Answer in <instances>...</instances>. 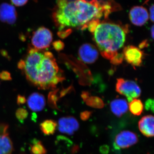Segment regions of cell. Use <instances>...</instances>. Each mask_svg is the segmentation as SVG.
<instances>
[{"label":"cell","mask_w":154,"mask_h":154,"mask_svg":"<svg viewBox=\"0 0 154 154\" xmlns=\"http://www.w3.org/2000/svg\"><path fill=\"white\" fill-rule=\"evenodd\" d=\"M110 109L112 113L117 117H121L126 113L128 109V104L126 100L116 99L110 103Z\"/></svg>","instance_id":"obj_15"},{"label":"cell","mask_w":154,"mask_h":154,"mask_svg":"<svg viewBox=\"0 0 154 154\" xmlns=\"http://www.w3.org/2000/svg\"><path fill=\"white\" fill-rule=\"evenodd\" d=\"M125 36L123 28L110 23L99 24L94 32V39L101 54L110 60L123 46Z\"/></svg>","instance_id":"obj_3"},{"label":"cell","mask_w":154,"mask_h":154,"mask_svg":"<svg viewBox=\"0 0 154 154\" xmlns=\"http://www.w3.org/2000/svg\"><path fill=\"white\" fill-rule=\"evenodd\" d=\"M124 58L123 54L117 53L113 58L110 60V62L113 65H119L121 63Z\"/></svg>","instance_id":"obj_23"},{"label":"cell","mask_w":154,"mask_h":154,"mask_svg":"<svg viewBox=\"0 0 154 154\" xmlns=\"http://www.w3.org/2000/svg\"><path fill=\"white\" fill-rule=\"evenodd\" d=\"M79 146H75L72 148V154H74L76 152L79 150Z\"/></svg>","instance_id":"obj_33"},{"label":"cell","mask_w":154,"mask_h":154,"mask_svg":"<svg viewBox=\"0 0 154 154\" xmlns=\"http://www.w3.org/2000/svg\"><path fill=\"white\" fill-rule=\"evenodd\" d=\"M57 124L56 122L53 119H46L39 125L40 130L45 135H51L54 134Z\"/></svg>","instance_id":"obj_16"},{"label":"cell","mask_w":154,"mask_h":154,"mask_svg":"<svg viewBox=\"0 0 154 154\" xmlns=\"http://www.w3.org/2000/svg\"><path fill=\"white\" fill-rule=\"evenodd\" d=\"M154 25L152 26V28H151V36L152 38H154Z\"/></svg>","instance_id":"obj_36"},{"label":"cell","mask_w":154,"mask_h":154,"mask_svg":"<svg viewBox=\"0 0 154 154\" xmlns=\"http://www.w3.org/2000/svg\"><path fill=\"white\" fill-rule=\"evenodd\" d=\"M123 54L126 61L133 66H140L142 62L143 52L135 46H126L123 50Z\"/></svg>","instance_id":"obj_7"},{"label":"cell","mask_w":154,"mask_h":154,"mask_svg":"<svg viewBox=\"0 0 154 154\" xmlns=\"http://www.w3.org/2000/svg\"><path fill=\"white\" fill-rule=\"evenodd\" d=\"M12 78L11 73L7 71H3L0 72V79L3 81H11Z\"/></svg>","instance_id":"obj_25"},{"label":"cell","mask_w":154,"mask_h":154,"mask_svg":"<svg viewBox=\"0 0 154 154\" xmlns=\"http://www.w3.org/2000/svg\"><path fill=\"white\" fill-rule=\"evenodd\" d=\"M1 53H2V55L4 56V57H8V54H7V51H6L3 50L2 51H1Z\"/></svg>","instance_id":"obj_35"},{"label":"cell","mask_w":154,"mask_h":154,"mask_svg":"<svg viewBox=\"0 0 154 154\" xmlns=\"http://www.w3.org/2000/svg\"><path fill=\"white\" fill-rule=\"evenodd\" d=\"M91 114V112L90 111H84L81 113L80 117H81V119L83 121H86L90 118Z\"/></svg>","instance_id":"obj_29"},{"label":"cell","mask_w":154,"mask_h":154,"mask_svg":"<svg viewBox=\"0 0 154 154\" xmlns=\"http://www.w3.org/2000/svg\"><path fill=\"white\" fill-rule=\"evenodd\" d=\"M138 141L137 136L129 131H123L116 137L115 143L117 147L126 149L134 145Z\"/></svg>","instance_id":"obj_6"},{"label":"cell","mask_w":154,"mask_h":154,"mask_svg":"<svg viewBox=\"0 0 154 154\" xmlns=\"http://www.w3.org/2000/svg\"><path fill=\"white\" fill-rule=\"evenodd\" d=\"M18 14L15 7L8 3L0 5V20L3 23L13 25L17 21Z\"/></svg>","instance_id":"obj_8"},{"label":"cell","mask_w":154,"mask_h":154,"mask_svg":"<svg viewBox=\"0 0 154 154\" xmlns=\"http://www.w3.org/2000/svg\"><path fill=\"white\" fill-rule=\"evenodd\" d=\"M45 104L44 95L38 93H33L30 94L27 100L28 107L34 112L42 111L45 107Z\"/></svg>","instance_id":"obj_12"},{"label":"cell","mask_w":154,"mask_h":154,"mask_svg":"<svg viewBox=\"0 0 154 154\" xmlns=\"http://www.w3.org/2000/svg\"><path fill=\"white\" fill-rule=\"evenodd\" d=\"M29 151L31 154H47V151L42 141L34 139L30 145Z\"/></svg>","instance_id":"obj_17"},{"label":"cell","mask_w":154,"mask_h":154,"mask_svg":"<svg viewBox=\"0 0 154 154\" xmlns=\"http://www.w3.org/2000/svg\"><path fill=\"white\" fill-rule=\"evenodd\" d=\"M58 128L62 133L72 135L79 129V124L75 117L66 116L60 119Z\"/></svg>","instance_id":"obj_9"},{"label":"cell","mask_w":154,"mask_h":154,"mask_svg":"<svg viewBox=\"0 0 154 154\" xmlns=\"http://www.w3.org/2000/svg\"><path fill=\"white\" fill-rule=\"evenodd\" d=\"M26 101L27 100L25 96L21 95H19L17 96V103L18 105H23L26 103Z\"/></svg>","instance_id":"obj_30"},{"label":"cell","mask_w":154,"mask_h":154,"mask_svg":"<svg viewBox=\"0 0 154 154\" xmlns=\"http://www.w3.org/2000/svg\"><path fill=\"white\" fill-rule=\"evenodd\" d=\"M99 24V19H94L88 22L86 25V28H88L90 32L94 33L96 27Z\"/></svg>","instance_id":"obj_22"},{"label":"cell","mask_w":154,"mask_h":154,"mask_svg":"<svg viewBox=\"0 0 154 154\" xmlns=\"http://www.w3.org/2000/svg\"><path fill=\"white\" fill-rule=\"evenodd\" d=\"M86 102L87 105L95 108H101L104 106L103 101L98 97H91L86 99Z\"/></svg>","instance_id":"obj_19"},{"label":"cell","mask_w":154,"mask_h":154,"mask_svg":"<svg viewBox=\"0 0 154 154\" xmlns=\"http://www.w3.org/2000/svg\"><path fill=\"white\" fill-rule=\"evenodd\" d=\"M52 40L51 31L45 27H39L32 34L31 46L36 49L44 50L50 47Z\"/></svg>","instance_id":"obj_4"},{"label":"cell","mask_w":154,"mask_h":154,"mask_svg":"<svg viewBox=\"0 0 154 154\" xmlns=\"http://www.w3.org/2000/svg\"><path fill=\"white\" fill-rule=\"evenodd\" d=\"M146 45H147V42L143 41V42H142L141 43L140 45H139V47L140 48H143L145 47V46Z\"/></svg>","instance_id":"obj_34"},{"label":"cell","mask_w":154,"mask_h":154,"mask_svg":"<svg viewBox=\"0 0 154 154\" xmlns=\"http://www.w3.org/2000/svg\"><path fill=\"white\" fill-rule=\"evenodd\" d=\"M104 15L102 3L98 0H57L52 18L59 31L66 27L86 28L88 22Z\"/></svg>","instance_id":"obj_2"},{"label":"cell","mask_w":154,"mask_h":154,"mask_svg":"<svg viewBox=\"0 0 154 154\" xmlns=\"http://www.w3.org/2000/svg\"><path fill=\"white\" fill-rule=\"evenodd\" d=\"M31 85L39 90H54L65 79L62 70L58 66L52 53L29 46L25 58L18 63Z\"/></svg>","instance_id":"obj_1"},{"label":"cell","mask_w":154,"mask_h":154,"mask_svg":"<svg viewBox=\"0 0 154 154\" xmlns=\"http://www.w3.org/2000/svg\"><path fill=\"white\" fill-rule=\"evenodd\" d=\"M143 107L142 102L139 99H135L129 102V110L134 115H140L143 111Z\"/></svg>","instance_id":"obj_18"},{"label":"cell","mask_w":154,"mask_h":154,"mask_svg":"<svg viewBox=\"0 0 154 154\" xmlns=\"http://www.w3.org/2000/svg\"><path fill=\"white\" fill-rule=\"evenodd\" d=\"M34 1H35V2H36V1H37V0H34Z\"/></svg>","instance_id":"obj_37"},{"label":"cell","mask_w":154,"mask_h":154,"mask_svg":"<svg viewBox=\"0 0 154 154\" xmlns=\"http://www.w3.org/2000/svg\"><path fill=\"white\" fill-rule=\"evenodd\" d=\"M14 150L13 142L8 131H0V154H12Z\"/></svg>","instance_id":"obj_14"},{"label":"cell","mask_w":154,"mask_h":154,"mask_svg":"<svg viewBox=\"0 0 154 154\" xmlns=\"http://www.w3.org/2000/svg\"><path fill=\"white\" fill-rule=\"evenodd\" d=\"M154 5H152L151 6L150 8H149L150 14L149 17L150 18L152 22H154Z\"/></svg>","instance_id":"obj_32"},{"label":"cell","mask_w":154,"mask_h":154,"mask_svg":"<svg viewBox=\"0 0 154 154\" xmlns=\"http://www.w3.org/2000/svg\"><path fill=\"white\" fill-rule=\"evenodd\" d=\"M145 108L147 110H151L154 112V100L152 99H148L145 102Z\"/></svg>","instance_id":"obj_26"},{"label":"cell","mask_w":154,"mask_h":154,"mask_svg":"<svg viewBox=\"0 0 154 154\" xmlns=\"http://www.w3.org/2000/svg\"><path fill=\"white\" fill-rule=\"evenodd\" d=\"M153 116H143L138 122L139 128L143 134L148 137H153L154 134Z\"/></svg>","instance_id":"obj_13"},{"label":"cell","mask_w":154,"mask_h":154,"mask_svg":"<svg viewBox=\"0 0 154 154\" xmlns=\"http://www.w3.org/2000/svg\"><path fill=\"white\" fill-rule=\"evenodd\" d=\"M72 33V30L70 29H67L66 30H60L57 33L58 35L61 38H66Z\"/></svg>","instance_id":"obj_27"},{"label":"cell","mask_w":154,"mask_h":154,"mask_svg":"<svg viewBox=\"0 0 154 154\" xmlns=\"http://www.w3.org/2000/svg\"><path fill=\"white\" fill-rule=\"evenodd\" d=\"M129 18L133 24L141 26L147 22L149 14L146 9L142 6H136L131 10Z\"/></svg>","instance_id":"obj_11"},{"label":"cell","mask_w":154,"mask_h":154,"mask_svg":"<svg viewBox=\"0 0 154 154\" xmlns=\"http://www.w3.org/2000/svg\"><path fill=\"white\" fill-rule=\"evenodd\" d=\"M79 56L84 62L91 64L95 62L99 57V52L93 45L86 43L80 47Z\"/></svg>","instance_id":"obj_10"},{"label":"cell","mask_w":154,"mask_h":154,"mask_svg":"<svg viewBox=\"0 0 154 154\" xmlns=\"http://www.w3.org/2000/svg\"><path fill=\"white\" fill-rule=\"evenodd\" d=\"M11 3L17 7H22L28 3V0H11Z\"/></svg>","instance_id":"obj_28"},{"label":"cell","mask_w":154,"mask_h":154,"mask_svg":"<svg viewBox=\"0 0 154 154\" xmlns=\"http://www.w3.org/2000/svg\"><path fill=\"white\" fill-rule=\"evenodd\" d=\"M116 91L119 94L125 96L129 102L140 96L141 90L134 82L124 79H117Z\"/></svg>","instance_id":"obj_5"},{"label":"cell","mask_w":154,"mask_h":154,"mask_svg":"<svg viewBox=\"0 0 154 154\" xmlns=\"http://www.w3.org/2000/svg\"><path fill=\"white\" fill-rule=\"evenodd\" d=\"M57 91H54L49 93L48 96V103L49 106L52 108L58 109L57 105Z\"/></svg>","instance_id":"obj_20"},{"label":"cell","mask_w":154,"mask_h":154,"mask_svg":"<svg viewBox=\"0 0 154 154\" xmlns=\"http://www.w3.org/2000/svg\"><path fill=\"white\" fill-rule=\"evenodd\" d=\"M99 150L102 154H108L109 151V147L107 145H103L100 147Z\"/></svg>","instance_id":"obj_31"},{"label":"cell","mask_w":154,"mask_h":154,"mask_svg":"<svg viewBox=\"0 0 154 154\" xmlns=\"http://www.w3.org/2000/svg\"><path fill=\"white\" fill-rule=\"evenodd\" d=\"M16 116L19 121L22 122L28 117V111L25 108L20 107L16 110Z\"/></svg>","instance_id":"obj_21"},{"label":"cell","mask_w":154,"mask_h":154,"mask_svg":"<svg viewBox=\"0 0 154 154\" xmlns=\"http://www.w3.org/2000/svg\"><path fill=\"white\" fill-rule=\"evenodd\" d=\"M53 46L55 50L57 51H60L63 49L64 48V43L60 40H57L53 42Z\"/></svg>","instance_id":"obj_24"}]
</instances>
